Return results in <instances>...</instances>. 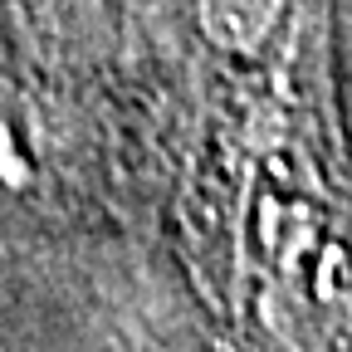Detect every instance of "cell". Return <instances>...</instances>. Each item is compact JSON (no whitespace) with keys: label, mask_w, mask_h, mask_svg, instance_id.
<instances>
[{"label":"cell","mask_w":352,"mask_h":352,"mask_svg":"<svg viewBox=\"0 0 352 352\" xmlns=\"http://www.w3.org/2000/svg\"><path fill=\"white\" fill-rule=\"evenodd\" d=\"M39 186V142L30 108L15 94H0V226H20Z\"/></svg>","instance_id":"1"},{"label":"cell","mask_w":352,"mask_h":352,"mask_svg":"<svg viewBox=\"0 0 352 352\" xmlns=\"http://www.w3.org/2000/svg\"><path fill=\"white\" fill-rule=\"evenodd\" d=\"M279 15V0H201V20L215 44L226 50H254L270 34Z\"/></svg>","instance_id":"2"}]
</instances>
